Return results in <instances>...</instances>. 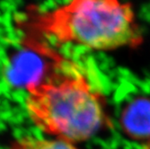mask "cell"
<instances>
[{
  "instance_id": "obj_1",
  "label": "cell",
  "mask_w": 150,
  "mask_h": 149,
  "mask_svg": "<svg viewBox=\"0 0 150 149\" xmlns=\"http://www.w3.org/2000/svg\"><path fill=\"white\" fill-rule=\"evenodd\" d=\"M44 44L45 65L25 86L27 113L54 138L73 144L89 140L109 124L104 99L75 59Z\"/></svg>"
},
{
  "instance_id": "obj_2",
  "label": "cell",
  "mask_w": 150,
  "mask_h": 149,
  "mask_svg": "<svg viewBox=\"0 0 150 149\" xmlns=\"http://www.w3.org/2000/svg\"><path fill=\"white\" fill-rule=\"evenodd\" d=\"M16 24L22 35L52 46L93 50L136 48L143 36L132 6L122 0H67L51 8H27Z\"/></svg>"
},
{
  "instance_id": "obj_3",
  "label": "cell",
  "mask_w": 150,
  "mask_h": 149,
  "mask_svg": "<svg viewBox=\"0 0 150 149\" xmlns=\"http://www.w3.org/2000/svg\"><path fill=\"white\" fill-rule=\"evenodd\" d=\"M120 129L130 139L150 141V98L138 96L122 108L120 114Z\"/></svg>"
},
{
  "instance_id": "obj_4",
  "label": "cell",
  "mask_w": 150,
  "mask_h": 149,
  "mask_svg": "<svg viewBox=\"0 0 150 149\" xmlns=\"http://www.w3.org/2000/svg\"><path fill=\"white\" fill-rule=\"evenodd\" d=\"M8 149H80L75 144L59 138L23 137L13 140Z\"/></svg>"
}]
</instances>
